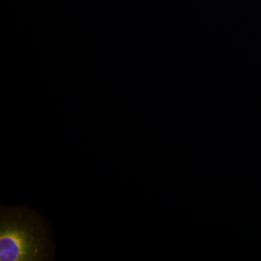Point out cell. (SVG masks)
<instances>
[{
  "instance_id": "6da1fadb",
  "label": "cell",
  "mask_w": 261,
  "mask_h": 261,
  "mask_svg": "<svg viewBox=\"0 0 261 261\" xmlns=\"http://www.w3.org/2000/svg\"><path fill=\"white\" fill-rule=\"evenodd\" d=\"M50 235L39 214L25 207H1L0 260H50Z\"/></svg>"
}]
</instances>
